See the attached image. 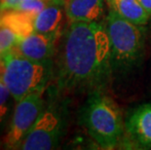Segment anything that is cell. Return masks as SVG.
Segmentation results:
<instances>
[{
    "mask_svg": "<svg viewBox=\"0 0 151 150\" xmlns=\"http://www.w3.org/2000/svg\"><path fill=\"white\" fill-rule=\"evenodd\" d=\"M150 29H151V25H150Z\"/></svg>",
    "mask_w": 151,
    "mask_h": 150,
    "instance_id": "19",
    "label": "cell"
},
{
    "mask_svg": "<svg viewBox=\"0 0 151 150\" xmlns=\"http://www.w3.org/2000/svg\"><path fill=\"white\" fill-rule=\"evenodd\" d=\"M129 140L141 148H151V103L134 109L125 123Z\"/></svg>",
    "mask_w": 151,
    "mask_h": 150,
    "instance_id": "8",
    "label": "cell"
},
{
    "mask_svg": "<svg viewBox=\"0 0 151 150\" xmlns=\"http://www.w3.org/2000/svg\"><path fill=\"white\" fill-rule=\"evenodd\" d=\"M58 38L34 32L25 37L19 38L15 47L13 48L16 52L25 58L39 62H51L55 50Z\"/></svg>",
    "mask_w": 151,
    "mask_h": 150,
    "instance_id": "7",
    "label": "cell"
},
{
    "mask_svg": "<svg viewBox=\"0 0 151 150\" xmlns=\"http://www.w3.org/2000/svg\"><path fill=\"white\" fill-rule=\"evenodd\" d=\"M102 24L109 40L113 75L137 67L142 62L145 50L146 30L143 25L131 23L110 9Z\"/></svg>",
    "mask_w": 151,
    "mask_h": 150,
    "instance_id": "3",
    "label": "cell"
},
{
    "mask_svg": "<svg viewBox=\"0 0 151 150\" xmlns=\"http://www.w3.org/2000/svg\"><path fill=\"white\" fill-rule=\"evenodd\" d=\"M22 2V0H0V11L18 9Z\"/></svg>",
    "mask_w": 151,
    "mask_h": 150,
    "instance_id": "16",
    "label": "cell"
},
{
    "mask_svg": "<svg viewBox=\"0 0 151 150\" xmlns=\"http://www.w3.org/2000/svg\"><path fill=\"white\" fill-rule=\"evenodd\" d=\"M65 107L57 101L45 104L20 149L51 150L57 148L65 133L66 124Z\"/></svg>",
    "mask_w": 151,
    "mask_h": 150,
    "instance_id": "5",
    "label": "cell"
},
{
    "mask_svg": "<svg viewBox=\"0 0 151 150\" xmlns=\"http://www.w3.org/2000/svg\"><path fill=\"white\" fill-rule=\"evenodd\" d=\"M113 76L102 22H69L60 36L57 88L63 93L104 91Z\"/></svg>",
    "mask_w": 151,
    "mask_h": 150,
    "instance_id": "1",
    "label": "cell"
},
{
    "mask_svg": "<svg viewBox=\"0 0 151 150\" xmlns=\"http://www.w3.org/2000/svg\"><path fill=\"white\" fill-rule=\"evenodd\" d=\"M105 0H65L69 22H101L104 19Z\"/></svg>",
    "mask_w": 151,
    "mask_h": 150,
    "instance_id": "10",
    "label": "cell"
},
{
    "mask_svg": "<svg viewBox=\"0 0 151 150\" xmlns=\"http://www.w3.org/2000/svg\"><path fill=\"white\" fill-rule=\"evenodd\" d=\"M12 95L0 76V127L5 122L10 109V98Z\"/></svg>",
    "mask_w": 151,
    "mask_h": 150,
    "instance_id": "14",
    "label": "cell"
},
{
    "mask_svg": "<svg viewBox=\"0 0 151 150\" xmlns=\"http://www.w3.org/2000/svg\"><path fill=\"white\" fill-rule=\"evenodd\" d=\"M34 19L20 9L0 11V27L11 29L19 38L25 37L34 32Z\"/></svg>",
    "mask_w": 151,
    "mask_h": 150,
    "instance_id": "11",
    "label": "cell"
},
{
    "mask_svg": "<svg viewBox=\"0 0 151 150\" xmlns=\"http://www.w3.org/2000/svg\"><path fill=\"white\" fill-rule=\"evenodd\" d=\"M19 37L11 29L0 27V57L15 47Z\"/></svg>",
    "mask_w": 151,
    "mask_h": 150,
    "instance_id": "13",
    "label": "cell"
},
{
    "mask_svg": "<svg viewBox=\"0 0 151 150\" xmlns=\"http://www.w3.org/2000/svg\"><path fill=\"white\" fill-rule=\"evenodd\" d=\"M105 3L110 10L133 24L144 25L151 18L139 0H105Z\"/></svg>",
    "mask_w": 151,
    "mask_h": 150,
    "instance_id": "12",
    "label": "cell"
},
{
    "mask_svg": "<svg viewBox=\"0 0 151 150\" xmlns=\"http://www.w3.org/2000/svg\"><path fill=\"white\" fill-rule=\"evenodd\" d=\"M79 122L104 149L116 148L123 139L125 124L121 110L104 91L89 94L80 109Z\"/></svg>",
    "mask_w": 151,
    "mask_h": 150,
    "instance_id": "2",
    "label": "cell"
},
{
    "mask_svg": "<svg viewBox=\"0 0 151 150\" xmlns=\"http://www.w3.org/2000/svg\"><path fill=\"white\" fill-rule=\"evenodd\" d=\"M44 90L27 95L16 104L10 127L3 139L6 149H20L25 136L29 133L44 108Z\"/></svg>",
    "mask_w": 151,
    "mask_h": 150,
    "instance_id": "6",
    "label": "cell"
},
{
    "mask_svg": "<svg viewBox=\"0 0 151 150\" xmlns=\"http://www.w3.org/2000/svg\"><path fill=\"white\" fill-rule=\"evenodd\" d=\"M53 0H29V1H22L18 9L27 13L28 15L36 18V16L42 12Z\"/></svg>",
    "mask_w": 151,
    "mask_h": 150,
    "instance_id": "15",
    "label": "cell"
},
{
    "mask_svg": "<svg viewBox=\"0 0 151 150\" xmlns=\"http://www.w3.org/2000/svg\"><path fill=\"white\" fill-rule=\"evenodd\" d=\"M22 1H29V0H22Z\"/></svg>",
    "mask_w": 151,
    "mask_h": 150,
    "instance_id": "18",
    "label": "cell"
},
{
    "mask_svg": "<svg viewBox=\"0 0 151 150\" xmlns=\"http://www.w3.org/2000/svg\"><path fill=\"white\" fill-rule=\"evenodd\" d=\"M139 1L151 17V0H139Z\"/></svg>",
    "mask_w": 151,
    "mask_h": 150,
    "instance_id": "17",
    "label": "cell"
},
{
    "mask_svg": "<svg viewBox=\"0 0 151 150\" xmlns=\"http://www.w3.org/2000/svg\"><path fill=\"white\" fill-rule=\"evenodd\" d=\"M65 18V0H53L34 19V31L60 38Z\"/></svg>",
    "mask_w": 151,
    "mask_h": 150,
    "instance_id": "9",
    "label": "cell"
},
{
    "mask_svg": "<svg viewBox=\"0 0 151 150\" xmlns=\"http://www.w3.org/2000/svg\"><path fill=\"white\" fill-rule=\"evenodd\" d=\"M51 74V62H35L14 49L0 57V76L16 103L31 93L45 90Z\"/></svg>",
    "mask_w": 151,
    "mask_h": 150,
    "instance_id": "4",
    "label": "cell"
}]
</instances>
